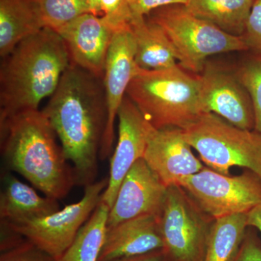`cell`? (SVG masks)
<instances>
[{"label":"cell","instance_id":"cell-1","mask_svg":"<svg viewBox=\"0 0 261 261\" xmlns=\"http://www.w3.org/2000/svg\"><path fill=\"white\" fill-rule=\"evenodd\" d=\"M42 112L73 163L76 185L94 183L108 121L103 79L70 63Z\"/></svg>","mask_w":261,"mask_h":261},{"label":"cell","instance_id":"cell-2","mask_svg":"<svg viewBox=\"0 0 261 261\" xmlns=\"http://www.w3.org/2000/svg\"><path fill=\"white\" fill-rule=\"evenodd\" d=\"M1 154L14 171L48 197L61 200L76 185L73 168L42 111L33 110L0 120Z\"/></svg>","mask_w":261,"mask_h":261},{"label":"cell","instance_id":"cell-3","mask_svg":"<svg viewBox=\"0 0 261 261\" xmlns=\"http://www.w3.org/2000/svg\"><path fill=\"white\" fill-rule=\"evenodd\" d=\"M70 63L64 41L53 29H42L19 43L0 68V120L39 109Z\"/></svg>","mask_w":261,"mask_h":261},{"label":"cell","instance_id":"cell-4","mask_svg":"<svg viewBox=\"0 0 261 261\" xmlns=\"http://www.w3.org/2000/svg\"><path fill=\"white\" fill-rule=\"evenodd\" d=\"M200 74L177 64L166 69L139 68L126 95L156 129H185L203 114Z\"/></svg>","mask_w":261,"mask_h":261},{"label":"cell","instance_id":"cell-5","mask_svg":"<svg viewBox=\"0 0 261 261\" xmlns=\"http://www.w3.org/2000/svg\"><path fill=\"white\" fill-rule=\"evenodd\" d=\"M188 143L211 169L229 176L233 166L245 168L261 178V134L242 129L214 113L200 118L183 130Z\"/></svg>","mask_w":261,"mask_h":261},{"label":"cell","instance_id":"cell-6","mask_svg":"<svg viewBox=\"0 0 261 261\" xmlns=\"http://www.w3.org/2000/svg\"><path fill=\"white\" fill-rule=\"evenodd\" d=\"M147 18L164 30L177 53L178 64L200 74L208 57L249 50L243 38L223 32L192 15L185 5H168L151 12Z\"/></svg>","mask_w":261,"mask_h":261},{"label":"cell","instance_id":"cell-7","mask_svg":"<svg viewBox=\"0 0 261 261\" xmlns=\"http://www.w3.org/2000/svg\"><path fill=\"white\" fill-rule=\"evenodd\" d=\"M178 186L213 220L247 214L261 204V178L250 170L231 176L205 167L181 178Z\"/></svg>","mask_w":261,"mask_h":261},{"label":"cell","instance_id":"cell-8","mask_svg":"<svg viewBox=\"0 0 261 261\" xmlns=\"http://www.w3.org/2000/svg\"><path fill=\"white\" fill-rule=\"evenodd\" d=\"M213 221L181 187H168L159 223L170 260L202 261Z\"/></svg>","mask_w":261,"mask_h":261},{"label":"cell","instance_id":"cell-9","mask_svg":"<svg viewBox=\"0 0 261 261\" xmlns=\"http://www.w3.org/2000/svg\"><path fill=\"white\" fill-rule=\"evenodd\" d=\"M108 184L104 178L87 185L80 201L40 219L4 222L58 261L99 205Z\"/></svg>","mask_w":261,"mask_h":261},{"label":"cell","instance_id":"cell-10","mask_svg":"<svg viewBox=\"0 0 261 261\" xmlns=\"http://www.w3.org/2000/svg\"><path fill=\"white\" fill-rule=\"evenodd\" d=\"M200 77L202 113H214L242 129H255L251 98L235 72L206 62Z\"/></svg>","mask_w":261,"mask_h":261},{"label":"cell","instance_id":"cell-11","mask_svg":"<svg viewBox=\"0 0 261 261\" xmlns=\"http://www.w3.org/2000/svg\"><path fill=\"white\" fill-rule=\"evenodd\" d=\"M135 39L130 29L115 32L106 60L103 85L108 110V121L103 135L99 160L113 153L115 122L128 86L139 70L135 61Z\"/></svg>","mask_w":261,"mask_h":261},{"label":"cell","instance_id":"cell-12","mask_svg":"<svg viewBox=\"0 0 261 261\" xmlns=\"http://www.w3.org/2000/svg\"><path fill=\"white\" fill-rule=\"evenodd\" d=\"M118 139L111 160L108 186L101 201L111 209L125 176L138 160L143 159L154 127L145 119L128 96L118 113Z\"/></svg>","mask_w":261,"mask_h":261},{"label":"cell","instance_id":"cell-13","mask_svg":"<svg viewBox=\"0 0 261 261\" xmlns=\"http://www.w3.org/2000/svg\"><path fill=\"white\" fill-rule=\"evenodd\" d=\"M167 191L145 159L138 160L122 181L109 211L108 228L145 215L160 216Z\"/></svg>","mask_w":261,"mask_h":261},{"label":"cell","instance_id":"cell-14","mask_svg":"<svg viewBox=\"0 0 261 261\" xmlns=\"http://www.w3.org/2000/svg\"><path fill=\"white\" fill-rule=\"evenodd\" d=\"M58 33L64 41L71 63L103 78L115 32L102 17L85 13Z\"/></svg>","mask_w":261,"mask_h":261},{"label":"cell","instance_id":"cell-15","mask_svg":"<svg viewBox=\"0 0 261 261\" xmlns=\"http://www.w3.org/2000/svg\"><path fill=\"white\" fill-rule=\"evenodd\" d=\"M183 129L166 128L151 132L143 159L161 181L169 187L205 166L192 152Z\"/></svg>","mask_w":261,"mask_h":261},{"label":"cell","instance_id":"cell-16","mask_svg":"<svg viewBox=\"0 0 261 261\" xmlns=\"http://www.w3.org/2000/svg\"><path fill=\"white\" fill-rule=\"evenodd\" d=\"M160 216L145 215L108 228L98 261L142 255L164 248Z\"/></svg>","mask_w":261,"mask_h":261},{"label":"cell","instance_id":"cell-17","mask_svg":"<svg viewBox=\"0 0 261 261\" xmlns=\"http://www.w3.org/2000/svg\"><path fill=\"white\" fill-rule=\"evenodd\" d=\"M0 193L1 221L18 224L40 219L59 210L58 200L42 197L33 187L15 177L9 171L3 173Z\"/></svg>","mask_w":261,"mask_h":261},{"label":"cell","instance_id":"cell-18","mask_svg":"<svg viewBox=\"0 0 261 261\" xmlns=\"http://www.w3.org/2000/svg\"><path fill=\"white\" fill-rule=\"evenodd\" d=\"M129 29L135 39V61L139 68L159 70L178 64L176 49L158 24L146 16L133 15Z\"/></svg>","mask_w":261,"mask_h":261},{"label":"cell","instance_id":"cell-19","mask_svg":"<svg viewBox=\"0 0 261 261\" xmlns=\"http://www.w3.org/2000/svg\"><path fill=\"white\" fill-rule=\"evenodd\" d=\"M33 0H0V56H8L19 43L44 29Z\"/></svg>","mask_w":261,"mask_h":261},{"label":"cell","instance_id":"cell-20","mask_svg":"<svg viewBox=\"0 0 261 261\" xmlns=\"http://www.w3.org/2000/svg\"><path fill=\"white\" fill-rule=\"evenodd\" d=\"M254 0H188L187 9L223 32L242 37Z\"/></svg>","mask_w":261,"mask_h":261},{"label":"cell","instance_id":"cell-21","mask_svg":"<svg viewBox=\"0 0 261 261\" xmlns=\"http://www.w3.org/2000/svg\"><path fill=\"white\" fill-rule=\"evenodd\" d=\"M247 227V214L230 215L214 220L202 261H233Z\"/></svg>","mask_w":261,"mask_h":261},{"label":"cell","instance_id":"cell-22","mask_svg":"<svg viewBox=\"0 0 261 261\" xmlns=\"http://www.w3.org/2000/svg\"><path fill=\"white\" fill-rule=\"evenodd\" d=\"M109 211L100 201L58 261H98L106 239Z\"/></svg>","mask_w":261,"mask_h":261},{"label":"cell","instance_id":"cell-23","mask_svg":"<svg viewBox=\"0 0 261 261\" xmlns=\"http://www.w3.org/2000/svg\"><path fill=\"white\" fill-rule=\"evenodd\" d=\"M44 28L58 32L80 15L90 13L89 0H33Z\"/></svg>","mask_w":261,"mask_h":261},{"label":"cell","instance_id":"cell-24","mask_svg":"<svg viewBox=\"0 0 261 261\" xmlns=\"http://www.w3.org/2000/svg\"><path fill=\"white\" fill-rule=\"evenodd\" d=\"M235 74L250 94L255 113V130L261 134V53L248 57Z\"/></svg>","mask_w":261,"mask_h":261},{"label":"cell","instance_id":"cell-25","mask_svg":"<svg viewBox=\"0 0 261 261\" xmlns=\"http://www.w3.org/2000/svg\"><path fill=\"white\" fill-rule=\"evenodd\" d=\"M100 11L101 17L113 32L129 29L133 13L128 0H100Z\"/></svg>","mask_w":261,"mask_h":261},{"label":"cell","instance_id":"cell-26","mask_svg":"<svg viewBox=\"0 0 261 261\" xmlns=\"http://www.w3.org/2000/svg\"><path fill=\"white\" fill-rule=\"evenodd\" d=\"M0 261L58 260L27 239L16 247L2 252Z\"/></svg>","mask_w":261,"mask_h":261},{"label":"cell","instance_id":"cell-27","mask_svg":"<svg viewBox=\"0 0 261 261\" xmlns=\"http://www.w3.org/2000/svg\"><path fill=\"white\" fill-rule=\"evenodd\" d=\"M242 38L249 49L261 53V0H254Z\"/></svg>","mask_w":261,"mask_h":261},{"label":"cell","instance_id":"cell-28","mask_svg":"<svg viewBox=\"0 0 261 261\" xmlns=\"http://www.w3.org/2000/svg\"><path fill=\"white\" fill-rule=\"evenodd\" d=\"M233 261H261V243L255 235L246 233Z\"/></svg>","mask_w":261,"mask_h":261},{"label":"cell","instance_id":"cell-29","mask_svg":"<svg viewBox=\"0 0 261 261\" xmlns=\"http://www.w3.org/2000/svg\"><path fill=\"white\" fill-rule=\"evenodd\" d=\"M133 15L147 16L154 10L168 5H186L188 0H128Z\"/></svg>","mask_w":261,"mask_h":261},{"label":"cell","instance_id":"cell-30","mask_svg":"<svg viewBox=\"0 0 261 261\" xmlns=\"http://www.w3.org/2000/svg\"><path fill=\"white\" fill-rule=\"evenodd\" d=\"M114 261H171L164 249L154 250L142 255L123 257Z\"/></svg>","mask_w":261,"mask_h":261},{"label":"cell","instance_id":"cell-31","mask_svg":"<svg viewBox=\"0 0 261 261\" xmlns=\"http://www.w3.org/2000/svg\"><path fill=\"white\" fill-rule=\"evenodd\" d=\"M247 226L257 228L261 233V204L247 213Z\"/></svg>","mask_w":261,"mask_h":261},{"label":"cell","instance_id":"cell-32","mask_svg":"<svg viewBox=\"0 0 261 261\" xmlns=\"http://www.w3.org/2000/svg\"><path fill=\"white\" fill-rule=\"evenodd\" d=\"M90 13L97 16H102L100 11V0H89Z\"/></svg>","mask_w":261,"mask_h":261}]
</instances>
